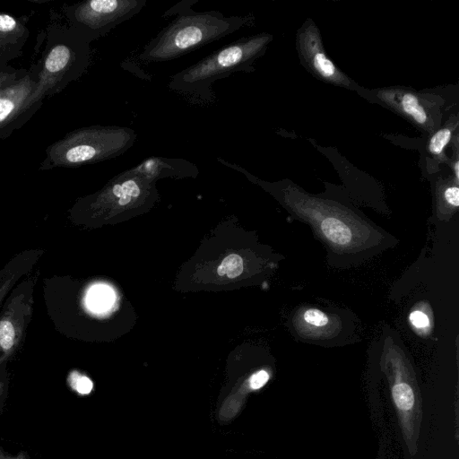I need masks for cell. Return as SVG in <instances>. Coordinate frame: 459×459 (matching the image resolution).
I'll return each mask as SVG.
<instances>
[{
  "label": "cell",
  "mask_w": 459,
  "mask_h": 459,
  "mask_svg": "<svg viewBox=\"0 0 459 459\" xmlns=\"http://www.w3.org/2000/svg\"><path fill=\"white\" fill-rule=\"evenodd\" d=\"M77 57L74 49L65 44H58L51 48L44 60L34 90L24 106V111L41 100L48 90L74 65Z\"/></svg>",
  "instance_id": "6"
},
{
  "label": "cell",
  "mask_w": 459,
  "mask_h": 459,
  "mask_svg": "<svg viewBox=\"0 0 459 459\" xmlns=\"http://www.w3.org/2000/svg\"><path fill=\"white\" fill-rule=\"evenodd\" d=\"M455 174L456 176V178H459V163L458 161L455 164Z\"/></svg>",
  "instance_id": "24"
},
{
  "label": "cell",
  "mask_w": 459,
  "mask_h": 459,
  "mask_svg": "<svg viewBox=\"0 0 459 459\" xmlns=\"http://www.w3.org/2000/svg\"><path fill=\"white\" fill-rule=\"evenodd\" d=\"M71 386L81 394H88L92 389V382L85 376L74 374L70 378Z\"/></svg>",
  "instance_id": "18"
},
{
  "label": "cell",
  "mask_w": 459,
  "mask_h": 459,
  "mask_svg": "<svg viewBox=\"0 0 459 459\" xmlns=\"http://www.w3.org/2000/svg\"><path fill=\"white\" fill-rule=\"evenodd\" d=\"M129 169L153 182L156 179L168 177L195 178L199 173L198 167L187 160L160 156L148 157Z\"/></svg>",
  "instance_id": "8"
},
{
  "label": "cell",
  "mask_w": 459,
  "mask_h": 459,
  "mask_svg": "<svg viewBox=\"0 0 459 459\" xmlns=\"http://www.w3.org/2000/svg\"><path fill=\"white\" fill-rule=\"evenodd\" d=\"M90 305L92 309L104 311L108 309L114 302L113 290L107 285H98L91 290L90 297Z\"/></svg>",
  "instance_id": "11"
},
{
  "label": "cell",
  "mask_w": 459,
  "mask_h": 459,
  "mask_svg": "<svg viewBox=\"0 0 459 459\" xmlns=\"http://www.w3.org/2000/svg\"><path fill=\"white\" fill-rule=\"evenodd\" d=\"M268 379L269 374L265 370H260L251 376L249 385L252 389L256 390L264 385Z\"/></svg>",
  "instance_id": "20"
},
{
  "label": "cell",
  "mask_w": 459,
  "mask_h": 459,
  "mask_svg": "<svg viewBox=\"0 0 459 459\" xmlns=\"http://www.w3.org/2000/svg\"><path fill=\"white\" fill-rule=\"evenodd\" d=\"M22 32L19 22L10 14L0 13V48L14 41Z\"/></svg>",
  "instance_id": "10"
},
{
  "label": "cell",
  "mask_w": 459,
  "mask_h": 459,
  "mask_svg": "<svg viewBox=\"0 0 459 459\" xmlns=\"http://www.w3.org/2000/svg\"><path fill=\"white\" fill-rule=\"evenodd\" d=\"M35 83L29 75L17 78L15 74H0V130L24 112Z\"/></svg>",
  "instance_id": "7"
},
{
  "label": "cell",
  "mask_w": 459,
  "mask_h": 459,
  "mask_svg": "<svg viewBox=\"0 0 459 459\" xmlns=\"http://www.w3.org/2000/svg\"><path fill=\"white\" fill-rule=\"evenodd\" d=\"M43 253L42 249H25L13 255L0 269V307L11 290L32 272Z\"/></svg>",
  "instance_id": "9"
},
{
  "label": "cell",
  "mask_w": 459,
  "mask_h": 459,
  "mask_svg": "<svg viewBox=\"0 0 459 459\" xmlns=\"http://www.w3.org/2000/svg\"><path fill=\"white\" fill-rule=\"evenodd\" d=\"M242 271L243 260L241 256L237 254H230L226 256L218 267V274L220 276L226 275L230 279L239 276Z\"/></svg>",
  "instance_id": "14"
},
{
  "label": "cell",
  "mask_w": 459,
  "mask_h": 459,
  "mask_svg": "<svg viewBox=\"0 0 459 459\" xmlns=\"http://www.w3.org/2000/svg\"><path fill=\"white\" fill-rule=\"evenodd\" d=\"M409 320L417 329L427 328L429 325L428 316L420 310L412 311L409 316Z\"/></svg>",
  "instance_id": "19"
},
{
  "label": "cell",
  "mask_w": 459,
  "mask_h": 459,
  "mask_svg": "<svg viewBox=\"0 0 459 459\" xmlns=\"http://www.w3.org/2000/svg\"><path fill=\"white\" fill-rule=\"evenodd\" d=\"M39 273H30L9 292L0 310V367L22 347L32 316Z\"/></svg>",
  "instance_id": "4"
},
{
  "label": "cell",
  "mask_w": 459,
  "mask_h": 459,
  "mask_svg": "<svg viewBox=\"0 0 459 459\" xmlns=\"http://www.w3.org/2000/svg\"><path fill=\"white\" fill-rule=\"evenodd\" d=\"M444 197L447 204L452 206L459 205V188L456 186L447 187L444 192Z\"/></svg>",
  "instance_id": "21"
},
{
  "label": "cell",
  "mask_w": 459,
  "mask_h": 459,
  "mask_svg": "<svg viewBox=\"0 0 459 459\" xmlns=\"http://www.w3.org/2000/svg\"><path fill=\"white\" fill-rule=\"evenodd\" d=\"M198 0H183L165 12L163 17L176 15L143 48L139 59L146 63L176 59L237 31L247 17L225 16L218 11L195 12Z\"/></svg>",
  "instance_id": "1"
},
{
  "label": "cell",
  "mask_w": 459,
  "mask_h": 459,
  "mask_svg": "<svg viewBox=\"0 0 459 459\" xmlns=\"http://www.w3.org/2000/svg\"><path fill=\"white\" fill-rule=\"evenodd\" d=\"M0 459H28L24 453H20L16 457H11L0 452Z\"/></svg>",
  "instance_id": "22"
},
{
  "label": "cell",
  "mask_w": 459,
  "mask_h": 459,
  "mask_svg": "<svg viewBox=\"0 0 459 459\" xmlns=\"http://www.w3.org/2000/svg\"><path fill=\"white\" fill-rule=\"evenodd\" d=\"M134 129L117 126H91L75 129L47 150L44 169L79 167L117 158L136 140Z\"/></svg>",
  "instance_id": "3"
},
{
  "label": "cell",
  "mask_w": 459,
  "mask_h": 459,
  "mask_svg": "<svg viewBox=\"0 0 459 459\" xmlns=\"http://www.w3.org/2000/svg\"><path fill=\"white\" fill-rule=\"evenodd\" d=\"M452 133L449 128H442L437 131L429 139V151L434 155L442 153L445 147L450 142Z\"/></svg>",
  "instance_id": "16"
},
{
  "label": "cell",
  "mask_w": 459,
  "mask_h": 459,
  "mask_svg": "<svg viewBox=\"0 0 459 459\" xmlns=\"http://www.w3.org/2000/svg\"><path fill=\"white\" fill-rule=\"evenodd\" d=\"M146 3L147 0H88L76 5L74 18L89 38L97 39L138 14Z\"/></svg>",
  "instance_id": "5"
},
{
  "label": "cell",
  "mask_w": 459,
  "mask_h": 459,
  "mask_svg": "<svg viewBox=\"0 0 459 459\" xmlns=\"http://www.w3.org/2000/svg\"><path fill=\"white\" fill-rule=\"evenodd\" d=\"M401 107L417 123L425 124L427 122V113L414 94L404 93L401 98Z\"/></svg>",
  "instance_id": "12"
},
{
  "label": "cell",
  "mask_w": 459,
  "mask_h": 459,
  "mask_svg": "<svg viewBox=\"0 0 459 459\" xmlns=\"http://www.w3.org/2000/svg\"><path fill=\"white\" fill-rule=\"evenodd\" d=\"M6 389V384L4 381H0V400L4 396Z\"/></svg>",
  "instance_id": "23"
},
{
  "label": "cell",
  "mask_w": 459,
  "mask_h": 459,
  "mask_svg": "<svg viewBox=\"0 0 459 459\" xmlns=\"http://www.w3.org/2000/svg\"><path fill=\"white\" fill-rule=\"evenodd\" d=\"M312 64L316 72L324 78H334L337 69L333 63L324 54L318 51L313 56Z\"/></svg>",
  "instance_id": "15"
},
{
  "label": "cell",
  "mask_w": 459,
  "mask_h": 459,
  "mask_svg": "<svg viewBox=\"0 0 459 459\" xmlns=\"http://www.w3.org/2000/svg\"><path fill=\"white\" fill-rule=\"evenodd\" d=\"M268 40V35L264 34L238 39L172 74L168 87L212 102L213 82L237 72L253 71L252 64L262 54Z\"/></svg>",
  "instance_id": "2"
},
{
  "label": "cell",
  "mask_w": 459,
  "mask_h": 459,
  "mask_svg": "<svg viewBox=\"0 0 459 459\" xmlns=\"http://www.w3.org/2000/svg\"><path fill=\"white\" fill-rule=\"evenodd\" d=\"M393 398L396 406L403 411H409L414 404V394L411 387L406 383H398L394 385Z\"/></svg>",
  "instance_id": "13"
},
{
  "label": "cell",
  "mask_w": 459,
  "mask_h": 459,
  "mask_svg": "<svg viewBox=\"0 0 459 459\" xmlns=\"http://www.w3.org/2000/svg\"><path fill=\"white\" fill-rule=\"evenodd\" d=\"M302 318L310 326L318 328L326 326L330 322L329 316L325 312L316 308L305 310Z\"/></svg>",
  "instance_id": "17"
}]
</instances>
